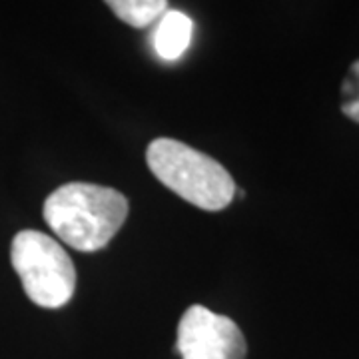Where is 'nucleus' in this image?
Returning <instances> with one entry per match:
<instances>
[{"label":"nucleus","instance_id":"1","mask_svg":"<svg viewBox=\"0 0 359 359\" xmlns=\"http://www.w3.org/2000/svg\"><path fill=\"white\" fill-rule=\"evenodd\" d=\"M128 200L114 188L70 182L46 198L44 219L65 244L98 252L110 244L128 218Z\"/></svg>","mask_w":359,"mask_h":359},{"label":"nucleus","instance_id":"2","mask_svg":"<svg viewBox=\"0 0 359 359\" xmlns=\"http://www.w3.org/2000/svg\"><path fill=\"white\" fill-rule=\"evenodd\" d=\"M156 178L186 202L208 212L228 208L236 194L230 172L212 156L172 138H156L146 150Z\"/></svg>","mask_w":359,"mask_h":359},{"label":"nucleus","instance_id":"3","mask_svg":"<svg viewBox=\"0 0 359 359\" xmlns=\"http://www.w3.org/2000/svg\"><path fill=\"white\" fill-rule=\"evenodd\" d=\"M11 262L32 304L58 309L72 299L76 269L54 238L39 230L18 231L11 248Z\"/></svg>","mask_w":359,"mask_h":359},{"label":"nucleus","instance_id":"4","mask_svg":"<svg viewBox=\"0 0 359 359\" xmlns=\"http://www.w3.org/2000/svg\"><path fill=\"white\" fill-rule=\"evenodd\" d=\"M182 359H245L248 346L238 323L204 306L184 311L178 323Z\"/></svg>","mask_w":359,"mask_h":359},{"label":"nucleus","instance_id":"5","mask_svg":"<svg viewBox=\"0 0 359 359\" xmlns=\"http://www.w3.org/2000/svg\"><path fill=\"white\" fill-rule=\"evenodd\" d=\"M194 32V22L188 14L180 11H168L156 28L154 46L160 58L176 60L190 46Z\"/></svg>","mask_w":359,"mask_h":359},{"label":"nucleus","instance_id":"6","mask_svg":"<svg viewBox=\"0 0 359 359\" xmlns=\"http://www.w3.org/2000/svg\"><path fill=\"white\" fill-rule=\"evenodd\" d=\"M112 13L134 28H146L154 25L168 13L166 0H110L106 2Z\"/></svg>","mask_w":359,"mask_h":359},{"label":"nucleus","instance_id":"7","mask_svg":"<svg viewBox=\"0 0 359 359\" xmlns=\"http://www.w3.org/2000/svg\"><path fill=\"white\" fill-rule=\"evenodd\" d=\"M344 104L341 112L359 124V60H355L349 68V76L344 82Z\"/></svg>","mask_w":359,"mask_h":359}]
</instances>
